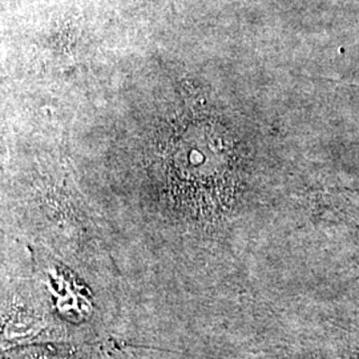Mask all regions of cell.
<instances>
[{"mask_svg": "<svg viewBox=\"0 0 359 359\" xmlns=\"http://www.w3.org/2000/svg\"><path fill=\"white\" fill-rule=\"evenodd\" d=\"M108 354L109 359H167L163 354L154 353L151 350L123 346L117 344H112L108 346Z\"/></svg>", "mask_w": 359, "mask_h": 359, "instance_id": "3", "label": "cell"}, {"mask_svg": "<svg viewBox=\"0 0 359 359\" xmlns=\"http://www.w3.org/2000/svg\"><path fill=\"white\" fill-rule=\"evenodd\" d=\"M1 359H109L108 345L44 342L1 350Z\"/></svg>", "mask_w": 359, "mask_h": 359, "instance_id": "2", "label": "cell"}, {"mask_svg": "<svg viewBox=\"0 0 359 359\" xmlns=\"http://www.w3.org/2000/svg\"><path fill=\"white\" fill-rule=\"evenodd\" d=\"M59 342L51 314L32 276L31 259L20 268L3 266L1 350Z\"/></svg>", "mask_w": 359, "mask_h": 359, "instance_id": "1", "label": "cell"}]
</instances>
